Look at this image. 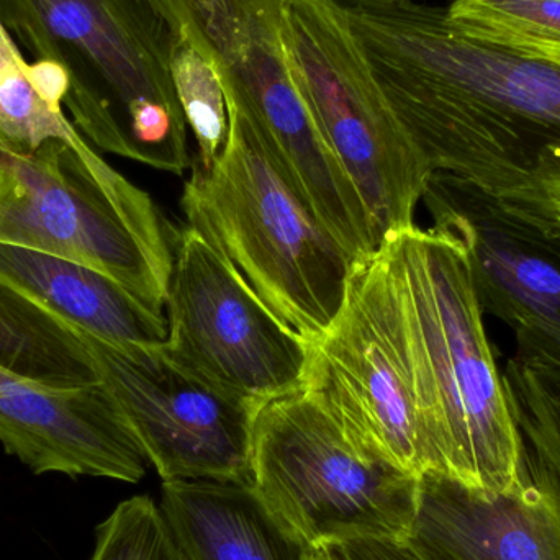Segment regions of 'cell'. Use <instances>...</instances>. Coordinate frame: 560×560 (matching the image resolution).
Returning <instances> with one entry per match:
<instances>
[{"label":"cell","instance_id":"6da1fadb","mask_svg":"<svg viewBox=\"0 0 560 560\" xmlns=\"http://www.w3.org/2000/svg\"><path fill=\"white\" fill-rule=\"evenodd\" d=\"M374 78L430 170L548 215L560 192V68L459 35L446 5L342 0Z\"/></svg>","mask_w":560,"mask_h":560},{"label":"cell","instance_id":"7a4b0ae2","mask_svg":"<svg viewBox=\"0 0 560 560\" xmlns=\"http://www.w3.org/2000/svg\"><path fill=\"white\" fill-rule=\"evenodd\" d=\"M407 325L433 472L509 493L532 476L528 447L483 326L463 246L436 229L388 233L381 245Z\"/></svg>","mask_w":560,"mask_h":560},{"label":"cell","instance_id":"3957f363","mask_svg":"<svg viewBox=\"0 0 560 560\" xmlns=\"http://www.w3.org/2000/svg\"><path fill=\"white\" fill-rule=\"evenodd\" d=\"M0 23L65 74L62 105L94 147L176 176L192 167L173 35L150 0H0Z\"/></svg>","mask_w":560,"mask_h":560},{"label":"cell","instance_id":"277c9868","mask_svg":"<svg viewBox=\"0 0 560 560\" xmlns=\"http://www.w3.org/2000/svg\"><path fill=\"white\" fill-rule=\"evenodd\" d=\"M222 79L229 140L212 166L192 163L180 209L187 226L310 345L341 310L354 261L293 189L258 121Z\"/></svg>","mask_w":560,"mask_h":560},{"label":"cell","instance_id":"5b68a950","mask_svg":"<svg viewBox=\"0 0 560 560\" xmlns=\"http://www.w3.org/2000/svg\"><path fill=\"white\" fill-rule=\"evenodd\" d=\"M0 243L81 262L166 308L174 253L163 217L79 131L38 148L0 141Z\"/></svg>","mask_w":560,"mask_h":560},{"label":"cell","instance_id":"8992f818","mask_svg":"<svg viewBox=\"0 0 560 560\" xmlns=\"http://www.w3.org/2000/svg\"><path fill=\"white\" fill-rule=\"evenodd\" d=\"M418 480L362 451L303 388L256 408L252 486L312 548L405 541L417 513Z\"/></svg>","mask_w":560,"mask_h":560},{"label":"cell","instance_id":"52a82bcc","mask_svg":"<svg viewBox=\"0 0 560 560\" xmlns=\"http://www.w3.org/2000/svg\"><path fill=\"white\" fill-rule=\"evenodd\" d=\"M282 15L293 79L381 245L415 225L433 171L374 78L342 0H282Z\"/></svg>","mask_w":560,"mask_h":560},{"label":"cell","instance_id":"ba28073f","mask_svg":"<svg viewBox=\"0 0 560 560\" xmlns=\"http://www.w3.org/2000/svg\"><path fill=\"white\" fill-rule=\"evenodd\" d=\"M303 390L371 456L433 472L397 283L381 246L352 265L341 310L308 345Z\"/></svg>","mask_w":560,"mask_h":560},{"label":"cell","instance_id":"9c48e42d","mask_svg":"<svg viewBox=\"0 0 560 560\" xmlns=\"http://www.w3.org/2000/svg\"><path fill=\"white\" fill-rule=\"evenodd\" d=\"M173 253L164 346L170 358L255 408L300 390L308 345L202 233L186 226Z\"/></svg>","mask_w":560,"mask_h":560},{"label":"cell","instance_id":"30bf717a","mask_svg":"<svg viewBox=\"0 0 560 560\" xmlns=\"http://www.w3.org/2000/svg\"><path fill=\"white\" fill-rule=\"evenodd\" d=\"M101 382L163 482L252 486L256 408L200 381L161 348L120 346L82 331Z\"/></svg>","mask_w":560,"mask_h":560},{"label":"cell","instance_id":"8fae6325","mask_svg":"<svg viewBox=\"0 0 560 560\" xmlns=\"http://www.w3.org/2000/svg\"><path fill=\"white\" fill-rule=\"evenodd\" d=\"M421 200L466 252L482 312L515 331L516 358L560 369V225L438 171Z\"/></svg>","mask_w":560,"mask_h":560},{"label":"cell","instance_id":"7c38bea8","mask_svg":"<svg viewBox=\"0 0 560 560\" xmlns=\"http://www.w3.org/2000/svg\"><path fill=\"white\" fill-rule=\"evenodd\" d=\"M192 20L222 74L265 131L293 189L323 209L349 189V176L300 94L283 45L282 0H163Z\"/></svg>","mask_w":560,"mask_h":560},{"label":"cell","instance_id":"4fadbf2b","mask_svg":"<svg viewBox=\"0 0 560 560\" xmlns=\"http://www.w3.org/2000/svg\"><path fill=\"white\" fill-rule=\"evenodd\" d=\"M405 542L423 560H560V495L533 466L509 493L427 472Z\"/></svg>","mask_w":560,"mask_h":560},{"label":"cell","instance_id":"5bb4252c","mask_svg":"<svg viewBox=\"0 0 560 560\" xmlns=\"http://www.w3.org/2000/svg\"><path fill=\"white\" fill-rule=\"evenodd\" d=\"M0 444L33 474L138 483L148 459L102 382L33 388L0 413Z\"/></svg>","mask_w":560,"mask_h":560},{"label":"cell","instance_id":"9a60e30c","mask_svg":"<svg viewBox=\"0 0 560 560\" xmlns=\"http://www.w3.org/2000/svg\"><path fill=\"white\" fill-rule=\"evenodd\" d=\"M0 282L104 341L140 348L166 346L170 326L163 312L81 262L0 243Z\"/></svg>","mask_w":560,"mask_h":560},{"label":"cell","instance_id":"2e32d148","mask_svg":"<svg viewBox=\"0 0 560 560\" xmlns=\"http://www.w3.org/2000/svg\"><path fill=\"white\" fill-rule=\"evenodd\" d=\"M161 510L189 560H310L312 546L249 483L163 482Z\"/></svg>","mask_w":560,"mask_h":560},{"label":"cell","instance_id":"e0dca14e","mask_svg":"<svg viewBox=\"0 0 560 560\" xmlns=\"http://www.w3.org/2000/svg\"><path fill=\"white\" fill-rule=\"evenodd\" d=\"M0 375L48 390L98 384L78 326L0 282Z\"/></svg>","mask_w":560,"mask_h":560},{"label":"cell","instance_id":"ac0fdd59","mask_svg":"<svg viewBox=\"0 0 560 560\" xmlns=\"http://www.w3.org/2000/svg\"><path fill=\"white\" fill-rule=\"evenodd\" d=\"M173 35L171 71L187 127L197 143L192 163L210 167L229 140L230 118L219 59L192 20L163 2L150 0Z\"/></svg>","mask_w":560,"mask_h":560},{"label":"cell","instance_id":"d6986e66","mask_svg":"<svg viewBox=\"0 0 560 560\" xmlns=\"http://www.w3.org/2000/svg\"><path fill=\"white\" fill-rule=\"evenodd\" d=\"M68 84L56 66L30 65L0 23V141L38 148L78 128L65 114Z\"/></svg>","mask_w":560,"mask_h":560},{"label":"cell","instance_id":"ffe728a7","mask_svg":"<svg viewBox=\"0 0 560 560\" xmlns=\"http://www.w3.org/2000/svg\"><path fill=\"white\" fill-rule=\"evenodd\" d=\"M446 13L466 38L560 68V0H454Z\"/></svg>","mask_w":560,"mask_h":560},{"label":"cell","instance_id":"44dd1931","mask_svg":"<svg viewBox=\"0 0 560 560\" xmlns=\"http://www.w3.org/2000/svg\"><path fill=\"white\" fill-rule=\"evenodd\" d=\"M503 375L523 440L536 457L533 469L560 495V369L515 355Z\"/></svg>","mask_w":560,"mask_h":560},{"label":"cell","instance_id":"7402d4cb","mask_svg":"<svg viewBox=\"0 0 560 560\" xmlns=\"http://www.w3.org/2000/svg\"><path fill=\"white\" fill-rule=\"evenodd\" d=\"M91 560H189L150 497L125 500L95 532Z\"/></svg>","mask_w":560,"mask_h":560},{"label":"cell","instance_id":"603a6c76","mask_svg":"<svg viewBox=\"0 0 560 560\" xmlns=\"http://www.w3.org/2000/svg\"><path fill=\"white\" fill-rule=\"evenodd\" d=\"M371 560H423L398 539H355Z\"/></svg>","mask_w":560,"mask_h":560},{"label":"cell","instance_id":"cb8c5ba5","mask_svg":"<svg viewBox=\"0 0 560 560\" xmlns=\"http://www.w3.org/2000/svg\"><path fill=\"white\" fill-rule=\"evenodd\" d=\"M310 560H371L358 541L329 542L312 549Z\"/></svg>","mask_w":560,"mask_h":560},{"label":"cell","instance_id":"d4e9b609","mask_svg":"<svg viewBox=\"0 0 560 560\" xmlns=\"http://www.w3.org/2000/svg\"><path fill=\"white\" fill-rule=\"evenodd\" d=\"M548 215L552 217V220L560 225V192L555 194L549 200Z\"/></svg>","mask_w":560,"mask_h":560},{"label":"cell","instance_id":"484cf974","mask_svg":"<svg viewBox=\"0 0 560 560\" xmlns=\"http://www.w3.org/2000/svg\"><path fill=\"white\" fill-rule=\"evenodd\" d=\"M428 2H436L443 3V5H447V3L454 2V0H428Z\"/></svg>","mask_w":560,"mask_h":560}]
</instances>
